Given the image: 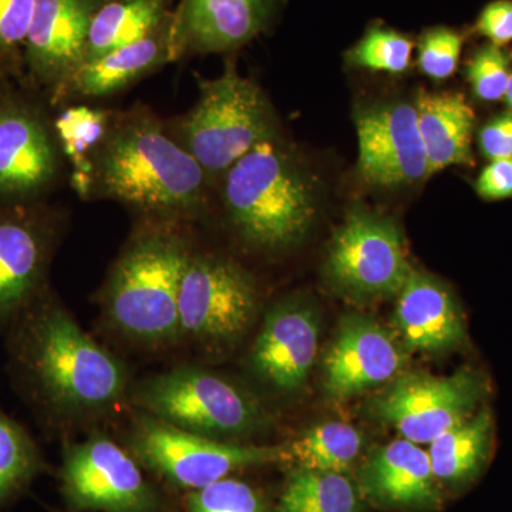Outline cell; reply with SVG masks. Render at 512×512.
I'll list each match as a JSON object with an SVG mask.
<instances>
[{
	"label": "cell",
	"mask_w": 512,
	"mask_h": 512,
	"mask_svg": "<svg viewBox=\"0 0 512 512\" xmlns=\"http://www.w3.org/2000/svg\"><path fill=\"white\" fill-rule=\"evenodd\" d=\"M104 0H36L23 82L52 99L82 66L94 15Z\"/></svg>",
	"instance_id": "cell-15"
},
{
	"label": "cell",
	"mask_w": 512,
	"mask_h": 512,
	"mask_svg": "<svg viewBox=\"0 0 512 512\" xmlns=\"http://www.w3.org/2000/svg\"><path fill=\"white\" fill-rule=\"evenodd\" d=\"M362 480L367 495L389 507L424 510L440 501L429 453L406 439L376 450L363 468Z\"/></svg>",
	"instance_id": "cell-21"
},
{
	"label": "cell",
	"mask_w": 512,
	"mask_h": 512,
	"mask_svg": "<svg viewBox=\"0 0 512 512\" xmlns=\"http://www.w3.org/2000/svg\"><path fill=\"white\" fill-rule=\"evenodd\" d=\"M9 372L50 424L100 417L128 393L126 367L46 289L8 328Z\"/></svg>",
	"instance_id": "cell-1"
},
{
	"label": "cell",
	"mask_w": 512,
	"mask_h": 512,
	"mask_svg": "<svg viewBox=\"0 0 512 512\" xmlns=\"http://www.w3.org/2000/svg\"><path fill=\"white\" fill-rule=\"evenodd\" d=\"M222 204L245 241L268 251L301 242L318 214L315 185L272 134L222 175Z\"/></svg>",
	"instance_id": "cell-4"
},
{
	"label": "cell",
	"mask_w": 512,
	"mask_h": 512,
	"mask_svg": "<svg viewBox=\"0 0 512 512\" xmlns=\"http://www.w3.org/2000/svg\"><path fill=\"white\" fill-rule=\"evenodd\" d=\"M356 485L336 471L296 468L289 476L276 512H359Z\"/></svg>",
	"instance_id": "cell-26"
},
{
	"label": "cell",
	"mask_w": 512,
	"mask_h": 512,
	"mask_svg": "<svg viewBox=\"0 0 512 512\" xmlns=\"http://www.w3.org/2000/svg\"><path fill=\"white\" fill-rule=\"evenodd\" d=\"M57 222L40 202H0V330L47 289Z\"/></svg>",
	"instance_id": "cell-12"
},
{
	"label": "cell",
	"mask_w": 512,
	"mask_h": 512,
	"mask_svg": "<svg viewBox=\"0 0 512 512\" xmlns=\"http://www.w3.org/2000/svg\"><path fill=\"white\" fill-rule=\"evenodd\" d=\"M359 161L357 170L367 183L394 188L430 177L414 104H377L355 114Z\"/></svg>",
	"instance_id": "cell-14"
},
{
	"label": "cell",
	"mask_w": 512,
	"mask_h": 512,
	"mask_svg": "<svg viewBox=\"0 0 512 512\" xmlns=\"http://www.w3.org/2000/svg\"><path fill=\"white\" fill-rule=\"evenodd\" d=\"M485 387L483 377L471 369L441 377L406 373L382 394L376 409L403 439L430 444L473 416Z\"/></svg>",
	"instance_id": "cell-11"
},
{
	"label": "cell",
	"mask_w": 512,
	"mask_h": 512,
	"mask_svg": "<svg viewBox=\"0 0 512 512\" xmlns=\"http://www.w3.org/2000/svg\"><path fill=\"white\" fill-rule=\"evenodd\" d=\"M137 409L178 429L221 440L248 436L266 424L254 397L201 367H175L130 390Z\"/></svg>",
	"instance_id": "cell-6"
},
{
	"label": "cell",
	"mask_w": 512,
	"mask_h": 512,
	"mask_svg": "<svg viewBox=\"0 0 512 512\" xmlns=\"http://www.w3.org/2000/svg\"><path fill=\"white\" fill-rule=\"evenodd\" d=\"M477 194L488 201L512 197V158L493 160L478 175Z\"/></svg>",
	"instance_id": "cell-36"
},
{
	"label": "cell",
	"mask_w": 512,
	"mask_h": 512,
	"mask_svg": "<svg viewBox=\"0 0 512 512\" xmlns=\"http://www.w3.org/2000/svg\"><path fill=\"white\" fill-rule=\"evenodd\" d=\"M39 468V450L28 431L0 413V505L18 494Z\"/></svg>",
	"instance_id": "cell-28"
},
{
	"label": "cell",
	"mask_w": 512,
	"mask_h": 512,
	"mask_svg": "<svg viewBox=\"0 0 512 512\" xmlns=\"http://www.w3.org/2000/svg\"><path fill=\"white\" fill-rule=\"evenodd\" d=\"M477 32L491 45L500 47L512 42V0H495L485 6L477 20Z\"/></svg>",
	"instance_id": "cell-34"
},
{
	"label": "cell",
	"mask_w": 512,
	"mask_h": 512,
	"mask_svg": "<svg viewBox=\"0 0 512 512\" xmlns=\"http://www.w3.org/2000/svg\"><path fill=\"white\" fill-rule=\"evenodd\" d=\"M414 45L409 37L386 28H372L346 55L350 66L390 74H402L412 64Z\"/></svg>",
	"instance_id": "cell-29"
},
{
	"label": "cell",
	"mask_w": 512,
	"mask_h": 512,
	"mask_svg": "<svg viewBox=\"0 0 512 512\" xmlns=\"http://www.w3.org/2000/svg\"><path fill=\"white\" fill-rule=\"evenodd\" d=\"M463 36L456 30L433 28L426 30L419 43V67L433 80H447L453 76L460 62Z\"/></svg>",
	"instance_id": "cell-32"
},
{
	"label": "cell",
	"mask_w": 512,
	"mask_h": 512,
	"mask_svg": "<svg viewBox=\"0 0 512 512\" xmlns=\"http://www.w3.org/2000/svg\"><path fill=\"white\" fill-rule=\"evenodd\" d=\"M319 326L305 303L285 301L266 313L249 356L261 382L281 393L301 389L318 355Z\"/></svg>",
	"instance_id": "cell-18"
},
{
	"label": "cell",
	"mask_w": 512,
	"mask_h": 512,
	"mask_svg": "<svg viewBox=\"0 0 512 512\" xmlns=\"http://www.w3.org/2000/svg\"><path fill=\"white\" fill-rule=\"evenodd\" d=\"M178 0H104L94 15L83 63L156 32Z\"/></svg>",
	"instance_id": "cell-23"
},
{
	"label": "cell",
	"mask_w": 512,
	"mask_h": 512,
	"mask_svg": "<svg viewBox=\"0 0 512 512\" xmlns=\"http://www.w3.org/2000/svg\"><path fill=\"white\" fill-rule=\"evenodd\" d=\"M36 0H0V72L23 82L25 49Z\"/></svg>",
	"instance_id": "cell-30"
},
{
	"label": "cell",
	"mask_w": 512,
	"mask_h": 512,
	"mask_svg": "<svg viewBox=\"0 0 512 512\" xmlns=\"http://www.w3.org/2000/svg\"><path fill=\"white\" fill-rule=\"evenodd\" d=\"M491 436L493 417L484 409L437 437L427 451L436 480L458 484L476 477L490 451Z\"/></svg>",
	"instance_id": "cell-24"
},
{
	"label": "cell",
	"mask_w": 512,
	"mask_h": 512,
	"mask_svg": "<svg viewBox=\"0 0 512 512\" xmlns=\"http://www.w3.org/2000/svg\"><path fill=\"white\" fill-rule=\"evenodd\" d=\"M114 119L116 114L113 111L80 104L63 106L53 120L57 143L63 158L73 165V184L80 194H83L94 158L103 146Z\"/></svg>",
	"instance_id": "cell-25"
},
{
	"label": "cell",
	"mask_w": 512,
	"mask_h": 512,
	"mask_svg": "<svg viewBox=\"0 0 512 512\" xmlns=\"http://www.w3.org/2000/svg\"><path fill=\"white\" fill-rule=\"evenodd\" d=\"M187 512H266V507L252 485L227 477L195 490L188 498Z\"/></svg>",
	"instance_id": "cell-31"
},
{
	"label": "cell",
	"mask_w": 512,
	"mask_h": 512,
	"mask_svg": "<svg viewBox=\"0 0 512 512\" xmlns=\"http://www.w3.org/2000/svg\"><path fill=\"white\" fill-rule=\"evenodd\" d=\"M173 62H177V57L171 15L156 32L144 39L77 67L49 101L52 106L63 107L76 101L116 96Z\"/></svg>",
	"instance_id": "cell-19"
},
{
	"label": "cell",
	"mask_w": 512,
	"mask_h": 512,
	"mask_svg": "<svg viewBox=\"0 0 512 512\" xmlns=\"http://www.w3.org/2000/svg\"><path fill=\"white\" fill-rule=\"evenodd\" d=\"M63 490L76 507L104 512H151L154 494L136 460L116 441L96 434L64 454Z\"/></svg>",
	"instance_id": "cell-13"
},
{
	"label": "cell",
	"mask_w": 512,
	"mask_h": 512,
	"mask_svg": "<svg viewBox=\"0 0 512 512\" xmlns=\"http://www.w3.org/2000/svg\"><path fill=\"white\" fill-rule=\"evenodd\" d=\"M53 120L35 100L0 90V202H39L62 173Z\"/></svg>",
	"instance_id": "cell-10"
},
{
	"label": "cell",
	"mask_w": 512,
	"mask_h": 512,
	"mask_svg": "<svg viewBox=\"0 0 512 512\" xmlns=\"http://www.w3.org/2000/svg\"><path fill=\"white\" fill-rule=\"evenodd\" d=\"M412 271L397 225L366 210L350 212L333 237L326 261L330 282L357 299L397 295Z\"/></svg>",
	"instance_id": "cell-9"
},
{
	"label": "cell",
	"mask_w": 512,
	"mask_h": 512,
	"mask_svg": "<svg viewBox=\"0 0 512 512\" xmlns=\"http://www.w3.org/2000/svg\"><path fill=\"white\" fill-rule=\"evenodd\" d=\"M467 79L478 99L488 103L504 99L511 79L510 62L500 47L485 46L468 63Z\"/></svg>",
	"instance_id": "cell-33"
},
{
	"label": "cell",
	"mask_w": 512,
	"mask_h": 512,
	"mask_svg": "<svg viewBox=\"0 0 512 512\" xmlns=\"http://www.w3.org/2000/svg\"><path fill=\"white\" fill-rule=\"evenodd\" d=\"M406 362L392 333L367 316H345L323 359L325 387L339 400L392 380Z\"/></svg>",
	"instance_id": "cell-16"
},
{
	"label": "cell",
	"mask_w": 512,
	"mask_h": 512,
	"mask_svg": "<svg viewBox=\"0 0 512 512\" xmlns=\"http://www.w3.org/2000/svg\"><path fill=\"white\" fill-rule=\"evenodd\" d=\"M258 301L254 278L244 268L192 252L178 296L180 339L205 350L227 348L254 322Z\"/></svg>",
	"instance_id": "cell-7"
},
{
	"label": "cell",
	"mask_w": 512,
	"mask_h": 512,
	"mask_svg": "<svg viewBox=\"0 0 512 512\" xmlns=\"http://www.w3.org/2000/svg\"><path fill=\"white\" fill-rule=\"evenodd\" d=\"M200 97L168 126L171 136L204 168L210 183L222 177L256 144L275 134L264 92L232 62L217 79L198 80Z\"/></svg>",
	"instance_id": "cell-5"
},
{
	"label": "cell",
	"mask_w": 512,
	"mask_h": 512,
	"mask_svg": "<svg viewBox=\"0 0 512 512\" xmlns=\"http://www.w3.org/2000/svg\"><path fill=\"white\" fill-rule=\"evenodd\" d=\"M505 101H507L508 109H510V113H512V74L510 79V84H508L507 93H505L504 97Z\"/></svg>",
	"instance_id": "cell-37"
},
{
	"label": "cell",
	"mask_w": 512,
	"mask_h": 512,
	"mask_svg": "<svg viewBox=\"0 0 512 512\" xmlns=\"http://www.w3.org/2000/svg\"><path fill=\"white\" fill-rule=\"evenodd\" d=\"M204 168L147 109L116 114L82 195L126 205L148 221L195 220L207 208Z\"/></svg>",
	"instance_id": "cell-2"
},
{
	"label": "cell",
	"mask_w": 512,
	"mask_h": 512,
	"mask_svg": "<svg viewBox=\"0 0 512 512\" xmlns=\"http://www.w3.org/2000/svg\"><path fill=\"white\" fill-rule=\"evenodd\" d=\"M396 296L394 325L407 348L446 352L466 340L460 309L436 279L413 269Z\"/></svg>",
	"instance_id": "cell-20"
},
{
	"label": "cell",
	"mask_w": 512,
	"mask_h": 512,
	"mask_svg": "<svg viewBox=\"0 0 512 512\" xmlns=\"http://www.w3.org/2000/svg\"><path fill=\"white\" fill-rule=\"evenodd\" d=\"M481 153L488 160L512 158V113L488 121L478 136Z\"/></svg>",
	"instance_id": "cell-35"
},
{
	"label": "cell",
	"mask_w": 512,
	"mask_h": 512,
	"mask_svg": "<svg viewBox=\"0 0 512 512\" xmlns=\"http://www.w3.org/2000/svg\"><path fill=\"white\" fill-rule=\"evenodd\" d=\"M414 107L430 175L451 165L473 164L471 138L476 116L461 94L421 90Z\"/></svg>",
	"instance_id": "cell-22"
},
{
	"label": "cell",
	"mask_w": 512,
	"mask_h": 512,
	"mask_svg": "<svg viewBox=\"0 0 512 512\" xmlns=\"http://www.w3.org/2000/svg\"><path fill=\"white\" fill-rule=\"evenodd\" d=\"M6 84H9V79L5 76V74L0 72V90H2L3 87L6 86Z\"/></svg>",
	"instance_id": "cell-38"
},
{
	"label": "cell",
	"mask_w": 512,
	"mask_h": 512,
	"mask_svg": "<svg viewBox=\"0 0 512 512\" xmlns=\"http://www.w3.org/2000/svg\"><path fill=\"white\" fill-rule=\"evenodd\" d=\"M130 431L131 450L178 487L200 490L241 468L284 463L285 446H238L164 423L144 413Z\"/></svg>",
	"instance_id": "cell-8"
},
{
	"label": "cell",
	"mask_w": 512,
	"mask_h": 512,
	"mask_svg": "<svg viewBox=\"0 0 512 512\" xmlns=\"http://www.w3.org/2000/svg\"><path fill=\"white\" fill-rule=\"evenodd\" d=\"M279 0H178L173 13L175 57L237 50L271 25Z\"/></svg>",
	"instance_id": "cell-17"
},
{
	"label": "cell",
	"mask_w": 512,
	"mask_h": 512,
	"mask_svg": "<svg viewBox=\"0 0 512 512\" xmlns=\"http://www.w3.org/2000/svg\"><path fill=\"white\" fill-rule=\"evenodd\" d=\"M191 254L177 222L147 220L131 235L103 289L104 315L117 333L146 348L180 340L178 296Z\"/></svg>",
	"instance_id": "cell-3"
},
{
	"label": "cell",
	"mask_w": 512,
	"mask_h": 512,
	"mask_svg": "<svg viewBox=\"0 0 512 512\" xmlns=\"http://www.w3.org/2000/svg\"><path fill=\"white\" fill-rule=\"evenodd\" d=\"M359 431L340 421L320 424L301 434L292 443L285 444L286 461L309 470H348L362 450Z\"/></svg>",
	"instance_id": "cell-27"
}]
</instances>
